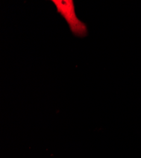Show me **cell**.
<instances>
[{
    "label": "cell",
    "instance_id": "1",
    "mask_svg": "<svg viewBox=\"0 0 141 158\" xmlns=\"http://www.w3.org/2000/svg\"><path fill=\"white\" fill-rule=\"evenodd\" d=\"M57 11L65 19L69 25L70 31L75 36L83 37L87 34V29L85 23L77 17L74 2L72 0H53Z\"/></svg>",
    "mask_w": 141,
    "mask_h": 158
}]
</instances>
